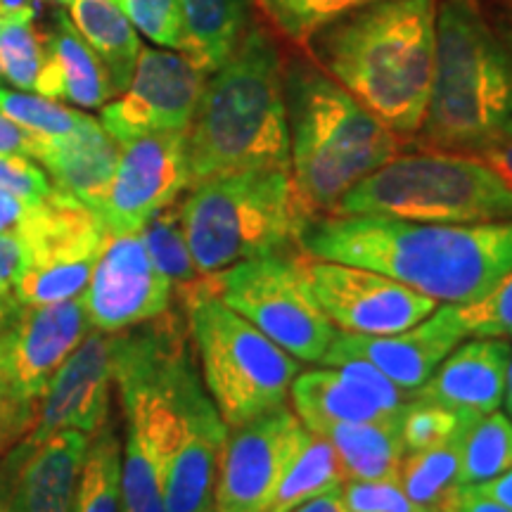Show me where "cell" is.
Returning <instances> with one entry per match:
<instances>
[{"instance_id": "cell-33", "label": "cell", "mask_w": 512, "mask_h": 512, "mask_svg": "<svg viewBox=\"0 0 512 512\" xmlns=\"http://www.w3.org/2000/svg\"><path fill=\"white\" fill-rule=\"evenodd\" d=\"M50 67L48 31H38L31 22L0 27V79L19 91H41Z\"/></svg>"}, {"instance_id": "cell-23", "label": "cell", "mask_w": 512, "mask_h": 512, "mask_svg": "<svg viewBox=\"0 0 512 512\" xmlns=\"http://www.w3.org/2000/svg\"><path fill=\"white\" fill-rule=\"evenodd\" d=\"M403 411L380 420L337 425L325 434L323 439L337 453L344 482H399L406 456Z\"/></svg>"}, {"instance_id": "cell-43", "label": "cell", "mask_w": 512, "mask_h": 512, "mask_svg": "<svg viewBox=\"0 0 512 512\" xmlns=\"http://www.w3.org/2000/svg\"><path fill=\"white\" fill-rule=\"evenodd\" d=\"M43 143H46V138L27 131L5 114H0V152H15V155L38 159L43 152Z\"/></svg>"}, {"instance_id": "cell-10", "label": "cell", "mask_w": 512, "mask_h": 512, "mask_svg": "<svg viewBox=\"0 0 512 512\" xmlns=\"http://www.w3.org/2000/svg\"><path fill=\"white\" fill-rule=\"evenodd\" d=\"M88 330L91 320L83 297L19 306L3 330L0 351V458L29 437L50 380Z\"/></svg>"}, {"instance_id": "cell-9", "label": "cell", "mask_w": 512, "mask_h": 512, "mask_svg": "<svg viewBox=\"0 0 512 512\" xmlns=\"http://www.w3.org/2000/svg\"><path fill=\"white\" fill-rule=\"evenodd\" d=\"M211 290L271 342L304 363H320L337 330L313 297L304 252L266 254L209 275Z\"/></svg>"}, {"instance_id": "cell-50", "label": "cell", "mask_w": 512, "mask_h": 512, "mask_svg": "<svg viewBox=\"0 0 512 512\" xmlns=\"http://www.w3.org/2000/svg\"><path fill=\"white\" fill-rule=\"evenodd\" d=\"M19 306L15 302H0V330L8 328V323L15 318Z\"/></svg>"}, {"instance_id": "cell-21", "label": "cell", "mask_w": 512, "mask_h": 512, "mask_svg": "<svg viewBox=\"0 0 512 512\" xmlns=\"http://www.w3.org/2000/svg\"><path fill=\"white\" fill-rule=\"evenodd\" d=\"M512 356L508 337H470L448 354L434 375L411 392V401L494 413L505 399Z\"/></svg>"}, {"instance_id": "cell-37", "label": "cell", "mask_w": 512, "mask_h": 512, "mask_svg": "<svg viewBox=\"0 0 512 512\" xmlns=\"http://www.w3.org/2000/svg\"><path fill=\"white\" fill-rule=\"evenodd\" d=\"M145 38L166 50H185V29L178 0H114Z\"/></svg>"}, {"instance_id": "cell-7", "label": "cell", "mask_w": 512, "mask_h": 512, "mask_svg": "<svg viewBox=\"0 0 512 512\" xmlns=\"http://www.w3.org/2000/svg\"><path fill=\"white\" fill-rule=\"evenodd\" d=\"M332 214L418 223L512 221V188L472 155L399 152L356 183Z\"/></svg>"}, {"instance_id": "cell-48", "label": "cell", "mask_w": 512, "mask_h": 512, "mask_svg": "<svg viewBox=\"0 0 512 512\" xmlns=\"http://www.w3.org/2000/svg\"><path fill=\"white\" fill-rule=\"evenodd\" d=\"M292 512H351V510L344 505L342 489H339V491H330V494L313 498V501L304 503L302 508H297Z\"/></svg>"}, {"instance_id": "cell-52", "label": "cell", "mask_w": 512, "mask_h": 512, "mask_svg": "<svg viewBox=\"0 0 512 512\" xmlns=\"http://www.w3.org/2000/svg\"><path fill=\"white\" fill-rule=\"evenodd\" d=\"M505 408H508V415L512 418V356H510V366H508V382H505Z\"/></svg>"}, {"instance_id": "cell-44", "label": "cell", "mask_w": 512, "mask_h": 512, "mask_svg": "<svg viewBox=\"0 0 512 512\" xmlns=\"http://www.w3.org/2000/svg\"><path fill=\"white\" fill-rule=\"evenodd\" d=\"M475 157L482 159L486 166H491V169H494L512 188V133L501 140H496L494 145L484 147V150L477 152Z\"/></svg>"}, {"instance_id": "cell-4", "label": "cell", "mask_w": 512, "mask_h": 512, "mask_svg": "<svg viewBox=\"0 0 512 512\" xmlns=\"http://www.w3.org/2000/svg\"><path fill=\"white\" fill-rule=\"evenodd\" d=\"M512 133V43L479 0H439L437 48L420 150L472 155Z\"/></svg>"}, {"instance_id": "cell-49", "label": "cell", "mask_w": 512, "mask_h": 512, "mask_svg": "<svg viewBox=\"0 0 512 512\" xmlns=\"http://www.w3.org/2000/svg\"><path fill=\"white\" fill-rule=\"evenodd\" d=\"M494 27L512 43V0H494Z\"/></svg>"}, {"instance_id": "cell-46", "label": "cell", "mask_w": 512, "mask_h": 512, "mask_svg": "<svg viewBox=\"0 0 512 512\" xmlns=\"http://www.w3.org/2000/svg\"><path fill=\"white\" fill-rule=\"evenodd\" d=\"M472 486H477V489L482 491V494L491 496V498H494V501L505 505V508L512 512V467H510L508 472H503V475L489 479V482L472 484Z\"/></svg>"}, {"instance_id": "cell-5", "label": "cell", "mask_w": 512, "mask_h": 512, "mask_svg": "<svg viewBox=\"0 0 512 512\" xmlns=\"http://www.w3.org/2000/svg\"><path fill=\"white\" fill-rule=\"evenodd\" d=\"M290 174L313 214H332L347 192L401 152V138L304 50L283 57Z\"/></svg>"}, {"instance_id": "cell-15", "label": "cell", "mask_w": 512, "mask_h": 512, "mask_svg": "<svg viewBox=\"0 0 512 512\" xmlns=\"http://www.w3.org/2000/svg\"><path fill=\"white\" fill-rule=\"evenodd\" d=\"M190 188L185 131H159L119 145L112 185L98 211L107 233H138Z\"/></svg>"}, {"instance_id": "cell-29", "label": "cell", "mask_w": 512, "mask_h": 512, "mask_svg": "<svg viewBox=\"0 0 512 512\" xmlns=\"http://www.w3.org/2000/svg\"><path fill=\"white\" fill-rule=\"evenodd\" d=\"M72 512H121V439L112 418L91 437Z\"/></svg>"}, {"instance_id": "cell-41", "label": "cell", "mask_w": 512, "mask_h": 512, "mask_svg": "<svg viewBox=\"0 0 512 512\" xmlns=\"http://www.w3.org/2000/svg\"><path fill=\"white\" fill-rule=\"evenodd\" d=\"M31 264L27 242L17 235H0V302H12V290Z\"/></svg>"}, {"instance_id": "cell-45", "label": "cell", "mask_w": 512, "mask_h": 512, "mask_svg": "<svg viewBox=\"0 0 512 512\" xmlns=\"http://www.w3.org/2000/svg\"><path fill=\"white\" fill-rule=\"evenodd\" d=\"M29 211V202L0 190V235H15Z\"/></svg>"}, {"instance_id": "cell-19", "label": "cell", "mask_w": 512, "mask_h": 512, "mask_svg": "<svg viewBox=\"0 0 512 512\" xmlns=\"http://www.w3.org/2000/svg\"><path fill=\"white\" fill-rule=\"evenodd\" d=\"M112 384V335L91 328L57 368L38 403L34 427L24 441L41 444L62 430H79L93 437L110 418Z\"/></svg>"}, {"instance_id": "cell-53", "label": "cell", "mask_w": 512, "mask_h": 512, "mask_svg": "<svg viewBox=\"0 0 512 512\" xmlns=\"http://www.w3.org/2000/svg\"><path fill=\"white\" fill-rule=\"evenodd\" d=\"M50 3H62V5H69L72 0H50Z\"/></svg>"}, {"instance_id": "cell-16", "label": "cell", "mask_w": 512, "mask_h": 512, "mask_svg": "<svg viewBox=\"0 0 512 512\" xmlns=\"http://www.w3.org/2000/svg\"><path fill=\"white\" fill-rule=\"evenodd\" d=\"M171 294V283L152 261L140 230L107 233L83 304L91 328L114 335L169 311Z\"/></svg>"}, {"instance_id": "cell-8", "label": "cell", "mask_w": 512, "mask_h": 512, "mask_svg": "<svg viewBox=\"0 0 512 512\" xmlns=\"http://www.w3.org/2000/svg\"><path fill=\"white\" fill-rule=\"evenodd\" d=\"M202 382L226 427H238L290 399L299 361L240 313L228 309L202 275L181 294Z\"/></svg>"}, {"instance_id": "cell-17", "label": "cell", "mask_w": 512, "mask_h": 512, "mask_svg": "<svg viewBox=\"0 0 512 512\" xmlns=\"http://www.w3.org/2000/svg\"><path fill=\"white\" fill-rule=\"evenodd\" d=\"M467 332L456 304H441L413 328L392 335H354L337 332L320 358V366H339L349 358H361L389 377L403 392H415L434 375L441 361L458 347Z\"/></svg>"}, {"instance_id": "cell-12", "label": "cell", "mask_w": 512, "mask_h": 512, "mask_svg": "<svg viewBox=\"0 0 512 512\" xmlns=\"http://www.w3.org/2000/svg\"><path fill=\"white\" fill-rule=\"evenodd\" d=\"M306 437L309 430L287 403L230 427L216 479L214 512H264Z\"/></svg>"}, {"instance_id": "cell-39", "label": "cell", "mask_w": 512, "mask_h": 512, "mask_svg": "<svg viewBox=\"0 0 512 512\" xmlns=\"http://www.w3.org/2000/svg\"><path fill=\"white\" fill-rule=\"evenodd\" d=\"M342 501L351 512H437L415 503L399 482H344Z\"/></svg>"}, {"instance_id": "cell-14", "label": "cell", "mask_w": 512, "mask_h": 512, "mask_svg": "<svg viewBox=\"0 0 512 512\" xmlns=\"http://www.w3.org/2000/svg\"><path fill=\"white\" fill-rule=\"evenodd\" d=\"M178 434L166 467V512H214L216 479L228 427L197 373L192 356L178 370L176 384Z\"/></svg>"}, {"instance_id": "cell-38", "label": "cell", "mask_w": 512, "mask_h": 512, "mask_svg": "<svg viewBox=\"0 0 512 512\" xmlns=\"http://www.w3.org/2000/svg\"><path fill=\"white\" fill-rule=\"evenodd\" d=\"M467 337H512V271L477 302L458 306Z\"/></svg>"}, {"instance_id": "cell-27", "label": "cell", "mask_w": 512, "mask_h": 512, "mask_svg": "<svg viewBox=\"0 0 512 512\" xmlns=\"http://www.w3.org/2000/svg\"><path fill=\"white\" fill-rule=\"evenodd\" d=\"M342 484L344 472L339 467L335 448L328 439L309 432L302 451L297 453L280 484L275 486L264 512H292L313 498L339 491Z\"/></svg>"}, {"instance_id": "cell-1", "label": "cell", "mask_w": 512, "mask_h": 512, "mask_svg": "<svg viewBox=\"0 0 512 512\" xmlns=\"http://www.w3.org/2000/svg\"><path fill=\"white\" fill-rule=\"evenodd\" d=\"M299 249L370 268L439 304L482 299L512 271V221L418 223L387 216H316Z\"/></svg>"}, {"instance_id": "cell-2", "label": "cell", "mask_w": 512, "mask_h": 512, "mask_svg": "<svg viewBox=\"0 0 512 512\" xmlns=\"http://www.w3.org/2000/svg\"><path fill=\"white\" fill-rule=\"evenodd\" d=\"M439 0H373L320 29L304 53L366 110L413 140L430 100Z\"/></svg>"}, {"instance_id": "cell-30", "label": "cell", "mask_w": 512, "mask_h": 512, "mask_svg": "<svg viewBox=\"0 0 512 512\" xmlns=\"http://www.w3.org/2000/svg\"><path fill=\"white\" fill-rule=\"evenodd\" d=\"M472 430V427H470ZM470 430L458 432L444 444L422 448L403 456L399 484L415 503L437 510L448 491L458 486L460 458H463V444Z\"/></svg>"}, {"instance_id": "cell-54", "label": "cell", "mask_w": 512, "mask_h": 512, "mask_svg": "<svg viewBox=\"0 0 512 512\" xmlns=\"http://www.w3.org/2000/svg\"><path fill=\"white\" fill-rule=\"evenodd\" d=\"M0 351H3V330H0Z\"/></svg>"}, {"instance_id": "cell-35", "label": "cell", "mask_w": 512, "mask_h": 512, "mask_svg": "<svg viewBox=\"0 0 512 512\" xmlns=\"http://www.w3.org/2000/svg\"><path fill=\"white\" fill-rule=\"evenodd\" d=\"M482 415L467 408H446L437 403L411 401L403 411V446L406 453L444 444L458 432L470 430Z\"/></svg>"}, {"instance_id": "cell-18", "label": "cell", "mask_w": 512, "mask_h": 512, "mask_svg": "<svg viewBox=\"0 0 512 512\" xmlns=\"http://www.w3.org/2000/svg\"><path fill=\"white\" fill-rule=\"evenodd\" d=\"M290 399L292 411L306 430L325 437L337 425L401 413L411 403V394L370 363L349 358L339 366L299 373L292 382Z\"/></svg>"}, {"instance_id": "cell-3", "label": "cell", "mask_w": 512, "mask_h": 512, "mask_svg": "<svg viewBox=\"0 0 512 512\" xmlns=\"http://www.w3.org/2000/svg\"><path fill=\"white\" fill-rule=\"evenodd\" d=\"M280 41L261 19L207 76L185 131L190 188L211 178L290 166Z\"/></svg>"}, {"instance_id": "cell-36", "label": "cell", "mask_w": 512, "mask_h": 512, "mask_svg": "<svg viewBox=\"0 0 512 512\" xmlns=\"http://www.w3.org/2000/svg\"><path fill=\"white\" fill-rule=\"evenodd\" d=\"M0 114L24 126L31 133L43 138H57L72 133L81 124L86 114L64 107L57 100L43 95H27L19 91H8L0 86Z\"/></svg>"}, {"instance_id": "cell-40", "label": "cell", "mask_w": 512, "mask_h": 512, "mask_svg": "<svg viewBox=\"0 0 512 512\" xmlns=\"http://www.w3.org/2000/svg\"><path fill=\"white\" fill-rule=\"evenodd\" d=\"M0 190L19 200L36 204L53 192L50 176L27 155L0 152Z\"/></svg>"}, {"instance_id": "cell-26", "label": "cell", "mask_w": 512, "mask_h": 512, "mask_svg": "<svg viewBox=\"0 0 512 512\" xmlns=\"http://www.w3.org/2000/svg\"><path fill=\"white\" fill-rule=\"evenodd\" d=\"M48 48L62 83V100L83 110H102L117 98L105 64L88 48L64 12L55 17V27L48 31Z\"/></svg>"}, {"instance_id": "cell-11", "label": "cell", "mask_w": 512, "mask_h": 512, "mask_svg": "<svg viewBox=\"0 0 512 512\" xmlns=\"http://www.w3.org/2000/svg\"><path fill=\"white\" fill-rule=\"evenodd\" d=\"M304 273L330 323L354 335H392L408 330L441 306L437 299L370 268L304 254Z\"/></svg>"}, {"instance_id": "cell-22", "label": "cell", "mask_w": 512, "mask_h": 512, "mask_svg": "<svg viewBox=\"0 0 512 512\" xmlns=\"http://www.w3.org/2000/svg\"><path fill=\"white\" fill-rule=\"evenodd\" d=\"M38 162L46 166L55 190L98 214L117 169L119 143L98 119L86 114L72 133L46 138Z\"/></svg>"}, {"instance_id": "cell-6", "label": "cell", "mask_w": 512, "mask_h": 512, "mask_svg": "<svg viewBox=\"0 0 512 512\" xmlns=\"http://www.w3.org/2000/svg\"><path fill=\"white\" fill-rule=\"evenodd\" d=\"M185 240L202 275H216L247 259L290 252L316 219L290 166H266L192 185L178 202Z\"/></svg>"}, {"instance_id": "cell-42", "label": "cell", "mask_w": 512, "mask_h": 512, "mask_svg": "<svg viewBox=\"0 0 512 512\" xmlns=\"http://www.w3.org/2000/svg\"><path fill=\"white\" fill-rule=\"evenodd\" d=\"M437 512H510L505 505L494 501L491 496L482 494L477 486L463 484L453 486L448 494L441 498Z\"/></svg>"}, {"instance_id": "cell-47", "label": "cell", "mask_w": 512, "mask_h": 512, "mask_svg": "<svg viewBox=\"0 0 512 512\" xmlns=\"http://www.w3.org/2000/svg\"><path fill=\"white\" fill-rule=\"evenodd\" d=\"M36 17L34 0H0V27L15 22H31Z\"/></svg>"}, {"instance_id": "cell-32", "label": "cell", "mask_w": 512, "mask_h": 512, "mask_svg": "<svg viewBox=\"0 0 512 512\" xmlns=\"http://www.w3.org/2000/svg\"><path fill=\"white\" fill-rule=\"evenodd\" d=\"M147 252L164 278L171 283V290L178 294L188 292L192 285L200 283L202 273L197 271L195 259H192L188 240H185L181 209L178 200L162 211H157L150 221L140 228Z\"/></svg>"}, {"instance_id": "cell-20", "label": "cell", "mask_w": 512, "mask_h": 512, "mask_svg": "<svg viewBox=\"0 0 512 512\" xmlns=\"http://www.w3.org/2000/svg\"><path fill=\"white\" fill-rule=\"evenodd\" d=\"M91 437L62 430L41 444H17L0 458L15 512H72Z\"/></svg>"}, {"instance_id": "cell-51", "label": "cell", "mask_w": 512, "mask_h": 512, "mask_svg": "<svg viewBox=\"0 0 512 512\" xmlns=\"http://www.w3.org/2000/svg\"><path fill=\"white\" fill-rule=\"evenodd\" d=\"M0 512H15L10 505V496H8V484H5V475L0 470Z\"/></svg>"}, {"instance_id": "cell-34", "label": "cell", "mask_w": 512, "mask_h": 512, "mask_svg": "<svg viewBox=\"0 0 512 512\" xmlns=\"http://www.w3.org/2000/svg\"><path fill=\"white\" fill-rule=\"evenodd\" d=\"M98 259L55 261L46 266H31L12 290L17 306H48L79 299L86 292Z\"/></svg>"}, {"instance_id": "cell-31", "label": "cell", "mask_w": 512, "mask_h": 512, "mask_svg": "<svg viewBox=\"0 0 512 512\" xmlns=\"http://www.w3.org/2000/svg\"><path fill=\"white\" fill-rule=\"evenodd\" d=\"M512 467V418L494 411L479 418L467 432L460 458L458 486L489 482Z\"/></svg>"}, {"instance_id": "cell-28", "label": "cell", "mask_w": 512, "mask_h": 512, "mask_svg": "<svg viewBox=\"0 0 512 512\" xmlns=\"http://www.w3.org/2000/svg\"><path fill=\"white\" fill-rule=\"evenodd\" d=\"M368 3L373 0H254V8L280 43L304 50L320 29Z\"/></svg>"}, {"instance_id": "cell-24", "label": "cell", "mask_w": 512, "mask_h": 512, "mask_svg": "<svg viewBox=\"0 0 512 512\" xmlns=\"http://www.w3.org/2000/svg\"><path fill=\"white\" fill-rule=\"evenodd\" d=\"M181 3L183 53L211 74L235 53L256 22L254 0H178Z\"/></svg>"}, {"instance_id": "cell-25", "label": "cell", "mask_w": 512, "mask_h": 512, "mask_svg": "<svg viewBox=\"0 0 512 512\" xmlns=\"http://www.w3.org/2000/svg\"><path fill=\"white\" fill-rule=\"evenodd\" d=\"M69 19L88 48L105 64L114 86L121 95L136 72L138 55L143 50L138 31L114 0H72Z\"/></svg>"}, {"instance_id": "cell-13", "label": "cell", "mask_w": 512, "mask_h": 512, "mask_svg": "<svg viewBox=\"0 0 512 512\" xmlns=\"http://www.w3.org/2000/svg\"><path fill=\"white\" fill-rule=\"evenodd\" d=\"M207 76L185 53L143 46L131 83L102 107L100 124L119 145L145 133L188 131Z\"/></svg>"}]
</instances>
